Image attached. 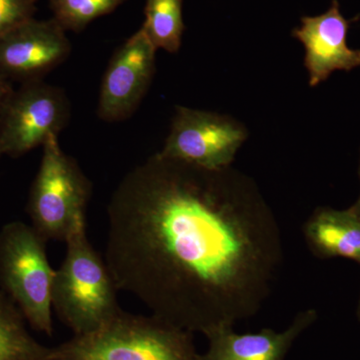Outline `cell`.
I'll use <instances>...</instances> for the list:
<instances>
[{"label":"cell","mask_w":360,"mask_h":360,"mask_svg":"<svg viewBox=\"0 0 360 360\" xmlns=\"http://www.w3.org/2000/svg\"><path fill=\"white\" fill-rule=\"evenodd\" d=\"M106 264L118 290L205 335L258 314L283 269V233L255 180L150 156L108 206Z\"/></svg>","instance_id":"1"},{"label":"cell","mask_w":360,"mask_h":360,"mask_svg":"<svg viewBox=\"0 0 360 360\" xmlns=\"http://www.w3.org/2000/svg\"><path fill=\"white\" fill-rule=\"evenodd\" d=\"M193 335L155 314L122 310L101 328L52 347L51 360H200Z\"/></svg>","instance_id":"2"},{"label":"cell","mask_w":360,"mask_h":360,"mask_svg":"<svg viewBox=\"0 0 360 360\" xmlns=\"http://www.w3.org/2000/svg\"><path fill=\"white\" fill-rule=\"evenodd\" d=\"M65 243V257L52 284V310L73 335H87L122 311L120 290L105 259L90 243L86 226L73 232Z\"/></svg>","instance_id":"3"},{"label":"cell","mask_w":360,"mask_h":360,"mask_svg":"<svg viewBox=\"0 0 360 360\" xmlns=\"http://www.w3.org/2000/svg\"><path fill=\"white\" fill-rule=\"evenodd\" d=\"M91 182L77 161L59 146L58 136L44 144V155L28 200L32 225L46 241H66L86 226Z\"/></svg>","instance_id":"4"},{"label":"cell","mask_w":360,"mask_h":360,"mask_svg":"<svg viewBox=\"0 0 360 360\" xmlns=\"http://www.w3.org/2000/svg\"><path fill=\"white\" fill-rule=\"evenodd\" d=\"M46 243L32 225H4L0 231V286L33 329L51 336L56 270L47 257Z\"/></svg>","instance_id":"5"},{"label":"cell","mask_w":360,"mask_h":360,"mask_svg":"<svg viewBox=\"0 0 360 360\" xmlns=\"http://www.w3.org/2000/svg\"><path fill=\"white\" fill-rule=\"evenodd\" d=\"M70 118V104L63 89L27 82L9 96L0 112V155L20 156L58 136Z\"/></svg>","instance_id":"6"},{"label":"cell","mask_w":360,"mask_h":360,"mask_svg":"<svg viewBox=\"0 0 360 360\" xmlns=\"http://www.w3.org/2000/svg\"><path fill=\"white\" fill-rule=\"evenodd\" d=\"M248 134L229 116L177 106L160 155L206 169L231 167Z\"/></svg>","instance_id":"7"},{"label":"cell","mask_w":360,"mask_h":360,"mask_svg":"<svg viewBox=\"0 0 360 360\" xmlns=\"http://www.w3.org/2000/svg\"><path fill=\"white\" fill-rule=\"evenodd\" d=\"M156 51L141 28L115 51L101 84L97 108L101 120L122 122L136 110L155 75Z\"/></svg>","instance_id":"8"},{"label":"cell","mask_w":360,"mask_h":360,"mask_svg":"<svg viewBox=\"0 0 360 360\" xmlns=\"http://www.w3.org/2000/svg\"><path fill=\"white\" fill-rule=\"evenodd\" d=\"M70 51L65 30L53 18H32L0 39V73L37 82L65 63Z\"/></svg>","instance_id":"9"},{"label":"cell","mask_w":360,"mask_h":360,"mask_svg":"<svg viewBox=\"0 0 360 360\" xmlns=\"http://www.w3.org/2000/svg\"><path fill=\"white\" fill-rule=\"evenodd\" d=\"M352 21L341 13L340 2L333 0L328 11L304 16L302 25L293 30V37L304 46L310 86L326 82L336 70L350 71L360 66V49H350L347 44Z\"/></svg>","instance_id":"10"},{"label":"cell","mask_w":360,"mask_h":360,"mask_svg":"<svg viewBox=\"0 0 360 360\" xmlns=\"http://www.w3.org/2000/svg\"><path fill=\"white\" fill-rule=\"evenodd\" d=\"M314 309L302 310L283 331L264 328L239 335L233 326H219L205 333L208 348L200 360H284L293 343L316 321Z\"/></svg>","instance_id":"11"},{"label":"cell","mask_w":360,"mask_h":360,"mask_svg":"<svg viewBox=\"0 0 360 360\" xmlns=\"http://www.w3.org/2000/svg\"><path fill=\"white\" fill-rule=\"evenodd\" d=\"M302 233L315 257L347 258L360 265V215L352 208H316L303 224Z\"/></svg>","instance_id":"12"},{"label":"cell","mask_w":360,"mask_h":360,"mask_svg":"<svg viewBox=\"0 0 360 360\" xmlns=\"http://www.w3.org/2000/svg\"><path fill=\"white\" fill-rule=\"evenodd\" d=\"M18 305L0 290V360H51L52 347L35 340Z\"/></svg>","instance_id":"13"},{"label":"cell","mask_w":360,"mask_h":360,"mask_svg":"<svg viewBox=\"0 0 360 360\" xmlns=\"http://www.w3.org/2000/svg\"><path fill=\"white\" fill-rule=\"evenodd\" d=\"M184 0H146V20L141 28L156 49L177 52L186 30L182 16Z\"/></svg>","instance_id":"14"},{"label":"cell","mask_w":360,"mask_h":360,"mask_svg":"<svg viewBox=\"0 0 360 360\" xmlns=\"http://www.w3.org/2000/svg\"><path fill=\"white\" fill-rule=\"evenodd\" d=\"M127 0H49L53 20L63 30L80 32L92 21L113 13Z\"/></svg>","instance_id":"15"},{"label":"cell","mask_w":360,"mask_h":360,"mask_svg":"<svg viewBox=\"0 0 360 360\" xmlns=\"http://www.w3.org/2000/svg\"><path fill=\"white\" fill-rule=\"evenodd\" d=\"M34 0H0V39L14 27L32 20Z\"/></svg>","instance_id":"16"},{"label":"cell","mask_w":360,"mask_h":360,"mask_svg":"<svg viewBox=\"0 0 360 360\" xmlns=\"http://www.w3.org/2000/svg\"><path fill=\"white\" fill-rule=\"evenodd\" d=\"M8 96L9 94H7L6 89H4V85L0 84V112H1L2 108H4Z\"/></svg>","instance_id":"17"},{"label":"cell","mask_w":360,"mask_h":360,"mask_svg":"<svg viewBox=\"0 0 360 360\" xmlns=\"http://www.w3.org/2000/svg\"><path fill=\"white\" fill-rule=\"evenodd\" d=\"M359 179H360V163H359ZM352 210H354V212H356L357 214L360 215V193L359 198H357V200L355 201V203L354 205L352 206Z\"/></svg>","instance_id":"18"},{"label":"cell","mask_w":360,"mask_h":360,"mask_svg":"<svg viewBox=\"0 0 360 360\" xmlns=\"http://www.w3.org/2000/svg\"><path fill=\"white\" fill-rule=\"evenodd\" d=\"M357 315H359V317L360 319V297H359V307H357Z\"/></svg>","instance_id":"19"}]
</instances>
